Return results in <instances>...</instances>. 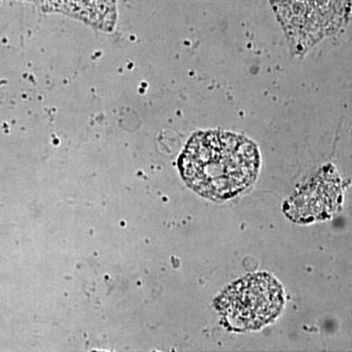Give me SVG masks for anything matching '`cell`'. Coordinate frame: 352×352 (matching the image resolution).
<instances>
[{
  "instance_id": "1",
  "label": "cell",
  "mask_w": 352,
  "mask_h": 352,
  "mask_svg": "<svg viewBox=\"0 0 352 352\" xmlns=\"http://www.w3.org/2000/svg\"><path fill=\"white\" fill-rule=\"evenodd\" d=\"M258 147L250 139L226 131L197 133L179 159L180 173L190 188L212 201L239 195L256 182Z\"/></svg>"
},
{
  "instance_id": "2",
  "label": "cell",
  "mask_w": 352,
  "mask_h": 352,
  "mask_svg": "<svg viewBox=\"0 0 352 352\" xmlns=\"http://www.w3.org/2000/svg\"><path fill=\"white\" fill-rule=\"evenodd\" d=\"M284 302L281 285L267 273H258L226 288L215 300V307L229 330L247 332L276 319Z\"/></svg>"
},
{
  "instance_id": "3",
  "label": "cell",
  "mask_w": 352,
  "mask_h": 352,
  "mask_svg": "<svg viewBox=\"0 0 352 352\" xmlns=\"http://www.w3.org/2000/svg\"><path fill=\"white\" fill-rule=\"evenodd\" d=\"M342 193L337 183L317 179L287 204V214L295 221L326 219L340 204Z\"/></svg>"
}]
</instances>
